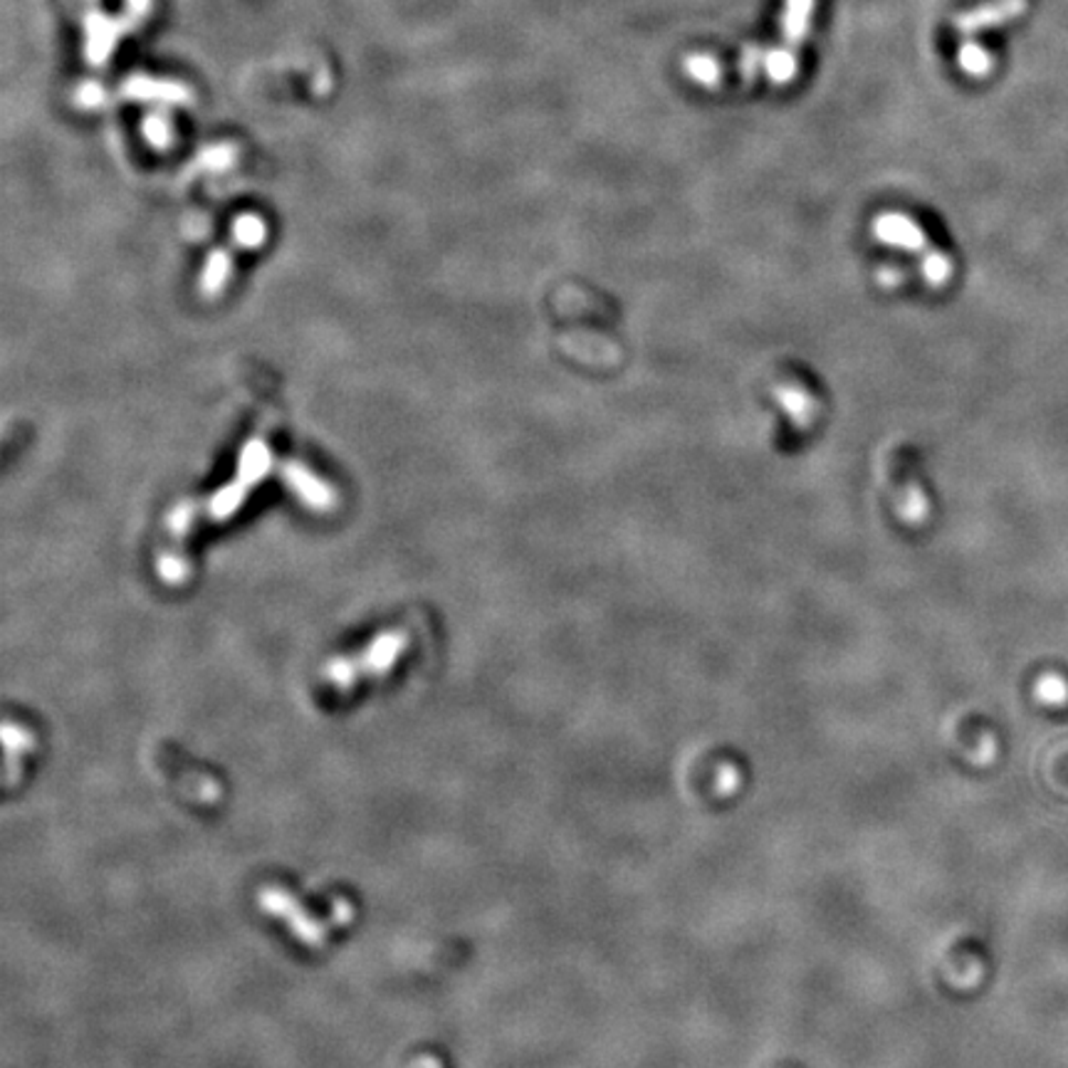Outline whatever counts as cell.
Segmentation results:
<instances>
[{"label":"cell","instance_id":"6da1fadb","mask_svg":"<svg viewBox=\"0 0 1068 1068\" xmlns=\"http://www.w3.org/2000/svg\"><path fill=\"white\" fill-rule=\"evenodd\" d=\"M816 0H784L780 15V43L766 53L764 75L774 87L792 85L800 75V53L812 30Z\"/></svg>","mask_w":1068,"mask_h":1068},{"label":"cell","instance_id":"7a4b0ae2","mask_svg":"<svg viewBox=\"0 0 1068 1068\" xmlns=\"http://www.w3.org/2000/svg\"><path fill=\"white\" fill-rule=\"evenodd\" d=\"M1026 8H1029V0H987V3L962 10L960 15L952 18V28H955L960 38L970 40L984 33V30L1012 23V20L1026 13Z\"/></svg>","mask_w":1068,"mask_h":1068},{"label":"cell","instance_id":"3957f363","mask_svg":"<svg viewBox=\"0 0 1068 1068\" xmlns=\"http://www.w3.org/2000/svg\"><path fill=\"white\" fill-rule=\"evenodd\" d=\"M683 72H686V77L692 80L695 85L705 89H720L725 85V75H728V70H725L718 57L705 53L686 55V60H683Z\"/></svg>","mask_w":1068,"mask_h":1068},{"label":"cell","instance_id":"277c9868","mask_svg":"<svg viewBox=\"0 0 1068 1068\" xmlns=\"http://www.w3.org/2000/svg\"><path fill=\"white\" fill-rule=\"evenodd\" d=\"M958 65L970 77H987L994 70V57L984 45L974 40H964L958 50Z\"/></svg>","mask_w":1068,"mask_h":1068},{"label":"cell","instance_id":"5b68a950","mask_svg":"<svg viewBox=\"0 0 1068 1068\" xmlns=\"http://www.w3.org/2000/svg\"><path fill=\"white\" fill-rule=\"evenodd\" d=\"M766 53H770V50H764L762 45H744L738 60V75L744 82H754V77L760 75L766 65Z\"/></svg>","mask_w":1068,"mask_h":1068},{"label":"cell","instance_id":"8992f818","mask_svg":"<svg viewBox=\"0 0 1068 1068\" xmlns=\"http://www.w3.org/2000/svg\"><path fill=\"white\" fill-rule=\"evenodd\" d=\"M1039 698L1049 705H1064L1068 700V683L1059 676H1049L1039 683Z\"/></svg>","mask_w":1068,"mask_h":1068}]
</instances>
